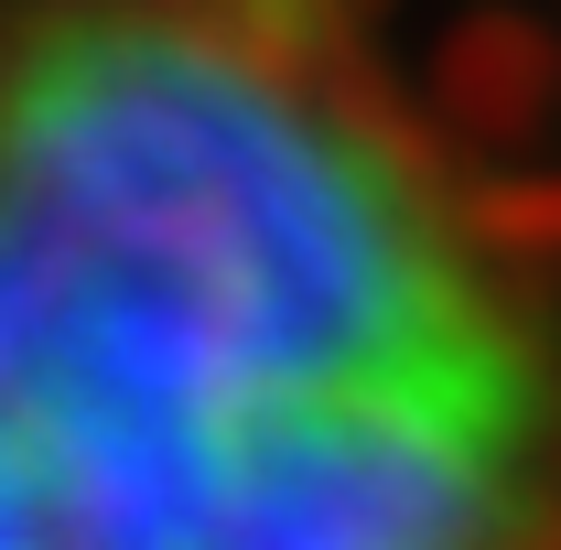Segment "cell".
Masks as SVG:
<instances>
[{"label":"cell","mask_w":561,"mask_h":550,"mask_svg":"<svg viewBox=\"0 0 561 550\" xmlns=\"http://www.w3.org/2000/svg\"><path fill=\"white\" fill-rule=\"evenodd\" d=\"M561 335L291 0L0 22V550H540Z\"/></svg>","instance_id":"1"}]
</instances>
